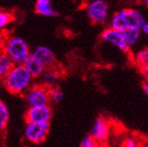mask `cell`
Returning <instances> with one entry per match:
<instances>
[{"instance_id": "1", "label": "cell", "mask_w": 148, "mask_h": 147, "mask_svg": "<svg viewBox=\"0 0 148 147\" xmlns=\"http://www.w3.org/2000/svg\"><path fill=\"white\" fill-rule=\"evenodd\" d=\"M34 77L24 64H16L3 78L5 89L13 95L25 94L30 88Z\"/></svg>"}, {"instance_id": "2", "label": "cell", "mask_w": 148, "mask_h": 147, "mask_svg": "<svg viewBox=\"0 0 148 147\" xmlns=\"http://www.w3.org/2000/svg\"><path fill=\"white\" fill-rule=\"evenodd\" d=\"M145 22V17L140 11L133 8H125L113 14L110 20V27L119 31H125L128 28L141 29Z\"/></svg>"}, {"instance_id": "3", "label": "cell", "mask_w": 148, "mask_h": 147, "mask_svg": "<svg viewBox=\"0 0 148 147\" xmlns=\"http://www.w3.org/2000/svg\"><path fill=\"white\" fill-rule=\"evenodd\" d=\"M2 50L16 64H24L26 59L31 55L27 42L17 36L6 37L2 42Z\"/></svg>"}, {"instance_id": "4", "label": "cell", "mask_w": 148, "mask_h": 147, "mask_svg": "<svg viewBox=\"0 0 148 147\" xmlns=\"http://www.w3.org/2000/svg\"><path fill=\"white\" fill-rule=\"evenodd\" d=\"M49 122H27L25 129V136L30 143L34 144H39L45 141L47 135L49 133Z\"/></svg>"}, {"instance_id": "5", "label": "cell", "mask_w": 148, "mask_h": 147, "mask_svg": "<svg viewBox=\"0 0 148 147\" xmlns=\"http://www.w3.org/2000/svg\"><path fill=\"white\" fill-rule=\"evenodd\" d=\"M25 101L29 107H38L49 105V89L42 84L30 87L24 94Z\"/></svg>"}, {"instance_id": "6", "label": "cell", "mask_w": 148, "mask_h": 147, "mask_svg": "<svg viewBox=\"0 0 148 147\" xmlns=\"http://www.w3.org/2000/svg\"><path fill=\"white\" fill-rule=\"evenodd\" d=\"M86 13L94 24H104L108 16V5L105 0H92L86 5Z\"/></svg>"}, {"instance_id": "7", "label": "cell", "mask_w": 148, "mask_h": 147, "mask_svg": "<svg viewBox=\"0 0 148 147\" xmlns=\"http://www.w3.org/2000/svg\"><path fill=\"white\" fill-rule=\"evenodd\" d=\"M101 39L104 42L111 43L113 46L119 49L123 53H127L129 51L130 47L125 39L123 31L116 30V29L112 27L107 28L106 30L102 32Z\"/></svg>"}, {"instance_id": "8", "label": "cell", "mask_w": 148, "mask_h": 147, "mask_svg": "<svg viewBox=\"0 0 148 147\" xmlns=\"http://www.w3.org/2000/svg\"><path fill=\"white\" fill-rule=\"evenodd\" d=\"M53 112L49 105L29 107V109L25 113V121L34 123H43L49 122Z\"/></svg>"}, {"instance_id": "9", "label": "cell", "mask_w": 148, "mask_h": 147, "mask_svg": "<svg viewBox=\"0 0 148 147\" xmlns=\"http://www.w3.org/2000/svg\"><path fill=\"white\" fill-rule=\"evenodd\" d=\"M90 135L98 141L99 144H104L108 141L109 136L108 122L103 117H98L95 120L90 130Z\"/></svg>"}, {"instance_id": "10", "label": "cell", "mask_w": 148, "mask_h": 147, "mask_svg": "<svg viewBox=\"0 0 148 147\" xmlns=\"http://www.w3.org/2000/svg\"><path fill=\"white\" fill-rule=\"evenodd\" d=\"M32 55L35 57L45 68L56 66L57 59L53 51L46 46H38L34 50Z\"/></svg>"}, {"instance_id": "11", "label": "cell", "mask_w": 148, "mask_h": 147, "mask_svg": "<svg viewBox=\"0 0 148 147\" xmlns=\"http://www.w3.org/2000/svg\"><path fill=\"white\" fill-rule=\"evenodd\" d=\"M61 70L57 69L56 66L46 68L42 74L40 76V84L48 88L49 90L53 89L54 87H57L59 81L61 80Z\"/></svg>"}, {"instance_id": "12", "label": "cell", "mask_w": 148, "mask_h": 147, "mask_svg": "<svg viewBox=\"0 0 148 147\" xmlns=\"http://www.w3.org/2000/svg\"><path fill=\"white\" fill-rule=\"evenodd\" d=\"M24 65L34 78H40V76L46 69L35 57L32 55V53L26 59Z\"/></svg>"}, {"instance_id": "13", "label": "cell", "mask_w": 148, "mask_h": 147, "mask_svg": "<svg viewBox=\"0 0 148 147\" xmlns=\"http://www.w3.org/2000/svg\"><path fill=\"white\" fill-rule=\"evenodd\" d=\"M35 11L37 14L43 16H56L58 13L53 8L51 5V0H36Z\"/></svg>"}, {"instance_id": "14", "label": "cell", "mask_w": 148, "mask_h": 147, "mask_svg": "<svg viewBox=\"0 0 148 147\" xmlns=\"http://www.w3.org/2000/svg\"><path fill=\"white\" fill-rule=\"evenodd\" d=\"M16 63L6 53H3L0 55V76L4 78Z\"/></svg>"}, {"instance_id": "15", "label": "cell", "mask_w": 148, "mask_h": 147, "mask_svg": "<svg viewBox=\"0 0 148 147\" xmlns=\"http://www.w3.org/2000/svg\"><path fill=\"white\" fill-rule=\"evenodd\" d=\"M141 32H142L141 29H139V28H128L127 30L123 31L125 39L127 41L129 47L135 45L138 42Z\"/></svg>"}, {"instance_id": "16", "label": "cell", "mask_w": 148, "mask_h": 147, "mask_svg": "<svg viewBox=\"0 0 148 147\" xmlns=\"http://www.w3.org/2000/svg\"><path fill=\"white\" fill-rule=\"evenodd\" d=\"M133 60L138 67L148 64V48H143L139 50L133 56Z\"/></svg>"}, {"instance_id": "17", "label": "cell", "mask_w": 148, "mask_h": 147, "mask_svg": "<svg viewBox=\"0 0 148 147\" xmlns=\"http://www.w3.org/2000/svg\"><path fill=\"white\" fill-rule=\"evenodd\" d=\"M9 112L5 104L3 101H0V129L3 130L5 128L9 121Z\"/></svg>"}, {"instance_id": "18", "label": "cell", "mask_w": 148, "mask_h": 147, "mask_svg": "<svg viewBox=\"0 0 148 147\" xmlns=\"http://www.w3.org/2000/svg\"><path fill=\"white\" fill-rule=\"evenodd\" d=\"M49 97H50V101L57 104L60 101H62L64 98V93L63 91L58 87H54L53 89L49 90Z\"/></svg>"}, {"instance_id": "19", "label": "cell", "mask_w": 148, "mask_h": 147, "mask_svg": "<svg viewBox=\"0 0 148 147\" xmlns=\"http://www.w3.org/2000/svg\"><path fill=\"white\" fill-rule=\"evenodd\" d=\"M99 144L98 143V141L90 134L88 135H85L82 140L80 141V147H96V146H99Z\"/></svg>"}, {"instance_id": "20", "label": "cell", "mask_w": 148, "mask_h": 147, "mask_svg": "<svg viewBox=\"0 0 148 147\" xmlns=\"http://www.w3.org/2000/svg\"><path fill=\"white\" fill-rule=\"evenodd\" d=\"M12 21V14L7 12H1L0 13V27L5 28L6 25H8Z\"/></svg>"}, {"instance_id": "21", "label": "cell", "mask_w": 148, "mask_h": 147, "mask_svg": "<svg viewBox=\"0 0 148 147\" xmlns=\"http://www.w3.org/2000/svg\"><path fill=\"white\" fill-rule=\"evenodd\" d=\"M123 145L125 147H136L137 142L134 137H127V139H125Z\"/></svg>"}, {"instance_id": "22", "label": "cell", "mask_w": 148, "mask_h": 147, "mask_svg": "<svg viewBox=\"0 0 148 147\" xmlns=\"http://www.w3.org/2000/svg\"><path fill=\"white\" fill-rule=\"evenodd\" d=\"M139 70H140V72H141V74L147 78L148 77V64L146 65H143V66H140L139 67Z\"/></svg>"}, {"instance_id": "23", "label": "cell", "mask_w": 148, "mask_h": 147, "mask_svg": "<svg viewBox=\"0 0 148 147\" xmlns=\"http://www.w3.org/2000/svg\"><path fill=\"white\" fill-rule=\"evenodd\" d=\"M142 89H143L144 93L148 97V77L145 78V80L143 81V83H142Z\"/></svg>"}, {"instance_id": "24", "label": "cell", "mask_w": 148, "mask_h": 147, "mask_svg": "<svg viewBox=\"0 0 148 147\" xmlns=\"http://www.w3.org/2000/svg\"><path fill=\"white\" fill-rule=\"evenodd\" d=\"M141 31L144 33L145 35H148V22H145V24L141 27Z\"/></svg>"}, {"instance_id": "25", "label": "cell", "mask_w": 148, "mask_h": 147, "mask_svg": "<svg viewBox=\"0 0 148 147\" xmlns=\"http://www.w3.org/2000/svg\"><path fill=\"white\" fill-rule=\"evenodd\" d=\"M133 2H136V3H141V2H144L145 0H131Z\"/></svg>"}, {"instance_id": "26", "label": "cell", "mask_w": 148, "mask_h": 147, "mask_svg": "<svg viewBox=\"0 0 148 147\" xmlns=\"http://www.w3.org/2000/svg\"><path fill=\"white\" fill-rule=\"evenodd\" d=\"M144 3H145V5L147 6V8H148V0H145L144 1Z\"/></svg>"}]
</instances>
